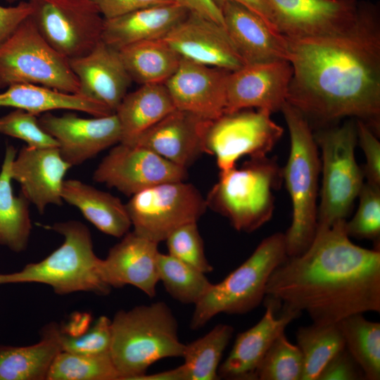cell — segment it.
<instances>
[{
  "label": "cell",
  "mask_w": 380,
  "mask_h": 380,
  "mask_svg": "<svg viewBox=\"0 0 380 380\" xmlns=\"http://www.w3.org/2000/svg\"><path fill=\"white\" fill-rule=\"evenodd\" d=\"M285 39L293 70L286 102L308 120L328 122L353 117L379 131V7L360 2L356 22L341 32Z\"/></svg>",
  "instance_id": "cell-1"
},
{
  "label": "cell",
  "mask_w": 380,
  "mask_h": 380,
  "mask_svg": "<svg viewBox=\"0 0 380 380\" xmlns=\"http://www.w3.org/2000/svg\"><path fill=\"white\" fill-rule=\"evenodd\" d=\"M317 229L309 247L272 273L267 296L307 312L313 323L336 324L357 313L380 312V251L353 243L345 223Z\"/></svg>",
  "instance_id": "cell-2"
},
{
  "label": "cell",
  "mask_w": 380,
  "mask_h": 380,
  "mask_svg": "<svg viewBox=\"0 0 380 380\" xmlns=\"http://www.w3.org/2000/svg\"><path fill=\"white\" fill-rule=\"evenodd\" d=\"M184 345L177 321L164 302L120 310L111 319L110 354L120 380H137L154 362L182 357Z\"/></svg>",
  "instance_id": "cell-3"
},
{
  "label": "cell",
  "mask_w": 380,
  "mask_h": 380,
  "mask_svg": "<svg viewBox=\"0 0 380 380\" xmlns=\"http://www.w3.org/2000/svg\"><path fill=\"white\" fill-rule=\"evenodd\" d=\"M281 111L291 142L282 177L292 203L291 223L284 236L288 257H293L303 253L316 234L321 165L318 146L307 118L288 102Z\"/></svg>",
  "instance_id": "cell-4"
},
{
  "label": "cell",
  "mask_w": 380,
  "mask_h": 380,
  "mask_svg": "<svg viewBox=\"0 0 380 380\" xmlns=\"http://www.w3.org/2000/svg\"><path fill=\"white\" fill-rule=\"evenodd\" d=\"M44 227L63 236L61 246L39 262L29 263L15 272L0 273V285L39 283L51 286L59 295L81 291L108 294L110 288L99 274L100 258L94 251L88 227L76 220Z\"/></svg>",
  "instance_id": "cell-5"
},
{
  "label": "cell",
  "mask_w": 380,
  "mask_h": 380,
  "mask_svg": "<svg viewBox=\"0 0 380 380\" xmlns=\"http://www.w3.org/2000/svg\"><path fill=\"white\" fill-rule=\"evenodd\" d=\"M282 179L274 158H251L240 167L220 172L205 198L207 207L225 217L236 230L254 232L271 219L274 192Z\"/></svg>",
  "instance_id": "cell-6"
},
{
  "label": "cell",
  "mask_w": 380,
  "mask_h": 380,
  "mask_svg": "<svg viewBox=\"0 0 380 380\" xmlns=\"http://www.w3.org/2000/svg\"><path fill=\"white\" fill-rule=\"evenodd\" d=\"M287 258L284 234L277 232L264 239L241 265L213 284L194 305L190 328L201 329L220 313L243 315L257 308L265 299L272 273Z\"/></svg>",
  "instance_id": "cell-7"
},
{
  "label": "cell",
  "mask_w": 380,
  "mask_h": 380,
  "mask_svg": "<svg viewBox=\"0 0 380 380\" xmlns=\"http://www.w3.org/2000/svg\"><path fill=\"white\" fill-rule=\"evenodd\" d=\"M314 137L321 150L322 173L317 229L346 220L364 184L362 168L355 156L356 121L320 129Z\"/></svg>",
  "instance_id": "cell-8"
},
{
  "label": "cell",
  "mask_w": 380,
  "mask_h": 380,
  "mask_svg": "<svg viewBox=\"0 0 380 380\" xmlns=\"http://www.w3.org/2000/svg\"><path fill=\"white\" fill-rule=\"evenodd\" d=\"M18 83L79 91L69 59L44 39L30 15L0 44V89Z\"/></svg>",
  "instance_id": "cell-9"
},
{
  "label": "cell",
  "mask_w": 380,
  "mask_h": 380,
  "mask_svg": "<svg viewBox=\"0 0 380 380\" xmlns=\"http://www.w3.org/2000/svg\"><path fill=\"white\" fill-rule=\"evenodd\" d=\"M125 205L133 231L158 243L179 227L197 222L208 208L199 191L184 181L163 182L141 190Z\"/></svg>",
  "instance_id": "cell-10"
},
{
  "label": "cell",
  "mask_w": 380,
  "mask_h": 380,
  "mask_svg": "<svg viewBox=\"0 0 380 380\" xmlns=\"http://www.w3.org/2000/svg\"><path fill=\"white\" fill-rule=\"evenodd\" d=\"M271 114L265 110L242 109L209 121L204 135L205 153L215 156L220 172L235 167L244 156H267L284 132Z\"/></svg>",
  "instance_id": "cell-11"
},
{
  "label": "cell",
  "mask_w": 380,
  "mask_h": 380,
  "mask_svg": "<svg viewBox=\"0 0 380 380\" xmlns=\"http://www.w3.org/2000/svg\"><path fill=\"white\" fill-rule=\"evenodd\" d=\"M44 39L68 59L87 54L101 40L104 18L93 0H29Z\"/></svg>",
  "instance_id": "cell-12"
},
{
  "label": "cell",
  "mask_w": 380,
  "mask_h": 380,
  "mask_svg": "<svg viewBox=\"0 0 380 380\" xmlns=\"http://www.w3.org/2000/svg\"><path fill=\"white\" fill-rule=\"evenodd\" d=\"M186 177V168L153 151L120 142L111 148L93 174L95 182L115 188L127 196L160 183L184 181Z\"/></svg>",
  "instance_id": "cell-13"
},
{
  "label": "cell",
  "mask_w": 380,
  "mask_h": 380,
  "mask_svg": "<svg viewBox=\"0 0 380 380\" xmlns=\"http://www.w3.org/2000/svg\"><path fill=\"white\" fill-rule=\"evenodd\" d=\"M278 31L292 39L334 34L356 22L357 0H267Z\"/></svg>",
  "instance_id": "cell-14"
},
{
  "label": "cell",
  "mask_w": 380,
  "mask_h": 380,
  "mask_svg": "<svg viewBox=\"0 0 380 380\" xmlns=\"http://www.w3.org/2000/svg\"><path fill=\"white\" fill-rule=\"evenodd\" d=\"M38 120L41 127L57 141L62 158L72 167L95 157L121 139L115 113L83 118L72 113L58 116L46 112Z\"/></svg>",
  "instance_id": "cell-15"
},
{
  "label": "cell",
  "mask_w": 380,
  "mask_h": 380,
  "mask_svg": "<svg viewBox=\"0 0 380 380\" xmlns=\"http://www.w3.org/2000/svg\"><path fill=\"white\" fill-rule=\"evenodd\" d=\"M292 75L291 65L284 60L246 64L231 71L226 86L225 113L249 108L271 113L281 110Z\"/></svg>",
  "instance_id": "cell-16"
},
{
  "label": "cell",
  "mask_w": 380,
  "mask_h": 380,
  "mask_svg": "<svg viewBox=\"0 0 380 380\" xmlns=\"http://www.w3.org/2000/svg\"><path fill=\"white\" fill-rule=\"evenodd\" d=\"M266 310L260 320L237 334L232 348L220 365V379L256 380L258 368L274 341L301 313L281 306L275 298L265 296Z\"/></svg>",
  "instance_id": "cell-17"
},
{
  "label": "cell",
  "mask_w": 380,
  "mask_h": 380,
  "mask_svg": "<svg viewBox=\"0 0 380 380\" xmlns=\"http://www.w3.org/2000/svg\"><path fill=\"white\" fill-rule=\"evenodd\" d=\"M230 72L182 57L177 70L164 84L175 108L213 120L225 113Z\"/></svg>",
  "instance_id": "cell-18"
},
{
  "label": "cell",
  "mask_w": 380,
  "mask_h": 380,
  "mask_svg": "<svg viewBox=\"0 0 380 380\" xmlns=\"http://www.w3.org/2000/svg\"><path fill=\"white\" fill-rule=\"evenodd\" d=\"M158 243L134 231L127 232L98 264L101 280L111 288L132 285L152 298L159 281Z\"/></svg>",
  "instance_id": "cell-19"
},
{
  "label": "cell",
  "mask_w": 380,
  "mask_h": 380,
  "mask_svg": "<svg viewBox=\"0 0 380 380\" xmlns=\"http://www.w3.org/2000/svg\"><path fill=\"white\" fill-rule=\"evenodd\" d=\"M163 39L181 57L198 63L229 71L245 65L223 25L191 12Z\"/></svg>",
  "instance_id": "cell-20"
},
{
  "label": "cell",
  "mask_w": 380,
  "mask_h": 380,
  "mask_svg": "<svg viewBox=\"0 0 380 380\" xmlns=\"http://www.w3.org/2000/svg\"><path fill=\"white\" fill-rule=\"evenodd\" d=\"M70 167L57 147L25 146L16 154L11 174L12 179L19 183L20 193L43 214L49 205H62L64 177Z\"/></svg>",
  "instance_id": "cell-21"
},
{
  "label": "cell",
  "mask_w": 380,
  "mask_h": 380,
  "mask_svg": "<svg viewBox=\"0 0 380 380\" xmlns=\"http://www.w3.org/2000/svg\"><path fill=\"white\" fill-rule=\"evenodd\" d=\"M69 63L79 82L77 94L115 113L132 82L118 51L101 40L87 54Z\"/></svg>",
  "instance_id": "cell-22"
},
{
  "label": "cell",
  "mask_w": 380,
  "mask_h": 380,
  "mask_svg": "<svg viewBox=\"0 0 380 380\" xmlns=\"http://www.w3.org/2000/svg\"><path fill=\"white\" fill-rule=\"evenodd\" d=\"M209 121L175 108L142 133L133 144L186 169L205 153L204 135Z\"/></svg>",
  "instance_id": "cell-23"
},
{
  "label": "cell",
  "mask_w": 380,
  "mask_h": 380,
  "mask_svg": "<svg viewBox=\"0 0 380 380\" xmlns=\"http://www.w3.org/2000/svg\"><path fill=\"white\" fill-rule=\"evenodd\" d=\"M224 27L244 64L288 61L285 37L256 13L235 1L220 5Z\"/></svg>",
  "instance_id": "cell-24"
},
{
  "label": "cell",
  "mask_w": 380,
  "mask_h": 380,
  "mask_svg": "<svg viewBox=\"0 0 380 380\" xmlns=\"http://www.w3.org/2000/svg\"><path fill=\"white\" fill-rule=\"evenodd\" d=\"M189 12L175 2L104 19L101 40L118 51L135 42L163 39Z\"/></svg>",
  "instance_id": "cell-25"
},
{
  "label": "cell",
  "mask_w": 380,
  "mask_h": 380,
  "mask_svg": "<svg viewBox=\"0 0 380 380\" xmlns=\"http://www.w3.org/2000/svg\"><path fill=\"white\" fill-rule=\"evenodd\" d=\"M63 201L78 208L103 233L122 237L132 226L126 205L116 196L77 179H65Z\"/></svg>",
  "instance_id": "cell-26"
},
{
  "label": "cell",
  "mask_w": 380,
  "mask_h": 380,
  "mask_svg": "<svg viewBox=\"0 0 380 380\" xmlns=\"http://www.w3.org/2000/svg\"><path fill=\"white\" fill-rule=\"evenodd\" d=\"M61 351L58 324L56 322L44 326L40 341L33 345H0V380H46Z\"/></svg>",
  "instance_id": "cell-27"
},
{
  "label": "cell",
  "mask_w": 380,
  "mask_h": 380,
  "mask_svg": "<svg viewBox=\"0 0 380 380\" xmlns=\"http://www.w3.org/2000/svg\"><path fill=\"white\" fill-rule=\"evenodd\" d=\"M175 109L165 84H143L127 93L115 113L120 125V142L133 144L142 133Z\"/></svg>",
  "instance_id": "cell-28"
},
{
  "label": "cell",
  "mask_w": 380,
  "mask_h": 380,
  "mask_svg": "<svg viewBox=\"0 0 380 380\" xmlns=\"http://www.w3.org/2000/svg\"><path fill=\"white\" fill-rule=\"evenodd\" d=\"M0 107L22 109L36 115L60 109L82 111L94 117L113 114L103 104L79 94L27 83L12 84L0 93Z\"/></svg>",
  "instance_id": "cell-29"
},
{
  "label": "cell",
  "mask_w": 380,
  "mask_h": 380,
  "mask_svg": "<svg viewBox=\"0 0 380 380\" xmlns=\"http://www.w3.org/2000/svg\"><path fill=\"white\" fill-rule=\"evenodd\" d=\"M17 154L12 145L6 146L0 171V245L15 253L24 251L32 231L28 200L13 193L11 168Z\"/></svg>",
  "instance_id": "cell-30"
},
{
  "label": "cell",
  "mask_w": 380,
  "mask_h": 380,
  "mask_svg": "<svg viewBox=\"0 0 380 380\" xmlns=\"http://www.w3.org/2000/svg\"><path fill=\"white\" fill-rule=\"evenodd\" d=\"M118 52L132 81L141 85L164 84L182 59L163 39L135 42Z\"/></svg>",
  "instance_id": "cell-31"
},
{
  "label": "cell",
  "mask_w": 380,
  "mask_h": 380,
  "mask_svg": "<svg viewBox=\"0 0 380 380\" xmlns=\"http://www.w3.org/2000/svg\"><path fill=\"white\" fill-rule=\"evenodd\" d=\"M345 346L362 368L366 380L380 379V323L362 313L347 316L336 323Z\"/></svg>",
  "instance_id": "cell-32"
},
{
  "label": "cell",
  "mask_w": 380,
  "mask_h": 380,
  "mask_svg": "<svg viewBox=\"0 0 380 380\" xmlns=\"http://www.w3.org/2000/svg\"><path fill=\"white\" fill-rule=\"evenodd\" d=\"M234 333L232 326L219 324L204 336L184 345L182 357L188 380H217L223 353Z\"/></svg>",
  "instance_id": "cell-33"
},
{
  "label": "cell",
  "mask_w": 380,
  "mask_h": 380,
  "mask_svg": "<svg viewBox=\"0 0 380 380\" xmlns=\"http://www.w3.org/2000/svg\"><path fill=\"white\" fill-rule=\"evenodd\" d=\"M296 335L303 360L301 380H317L327 363L345 346L337 324L312 322L299 327Z\"/></svg>",
  "instance_id": "cell-34"
},
{
  "label": "cell",
  "mask_w": 380,
  "mask_h": 380,
  "mask_svg": "<svg viewBox=\"0 0 380 380\" xmlns=\"http://www.w3.org/2000/svg\"><path fill=\"white\" fill-rule=\"evenodd\" d=\"M90 321V315L80 314L72 316L68 323L58 324L62 351L80 354L110 352L111 319L102 315L92 325Z\"/></svg>",
  "instance_id": "cell-35"
},
{
  "label": "cell",
  "mask_w": 380,
  "mask_h": 380,
  "mask_svg": "<svg viewBox=\"0 0 380 380\" xmlns=\"http://www.w3.org/2000/svg\"><path fill=\"white\" fill-rule=\"evenodd\" d=\"M157 268L167 292L183 304L196 305L213 284L205 273L169 254L158 253Z\"/></svg>",
  "instance_id": "cell-36"
},
{
  "label": "cell",
  "mask_w": 380,
  "mask_h": 380,
  "mask_svg": "<svg viewBox=\"0 0 380 380\" xmlns=\"http://www.w3.org/2000/svg\"><path fill=\"white\" fill-rule=\"evenodd\" d=\"M46 380H120L110 352L80 354L61 351Z\"/></svg>",
  "instance_id": "cell-37"
},
{
  "label": "cell",
  "mask_w": 380,
  "mask_h": 380,
  "mask_svg": "<svg viewBox=\"0 0 380 380\" xmlns=\"http://www.w3.org/2000/svg\"><path fill=\"white\" fill-rule=\"evenodd\" d=\"M303 360L297 345L281 334L267 351L257 372L259 380H301Z\"/></svg>",
  "instance_id": "cell-38"
},
{
  "label": "cell",
  "mask_w": 380,
  "mask_h": 380,
  "mask_svg": "<svg viewBox=\"0 0 380 380\" xmlns=\"http://www.w3.org/2000/svg\"><path fill=\"white\" fill-rule=\"evenodd\" d=\"M358 197V208L350 220L346 221V232L349 237L372 240L379 247L380 186L364 183Z\"/></svg>",
  "instance_id": "cell-39"
},
{
  "label": "cell",
  "mask_w": 380,
  "mask_h": 380,
  "mask_svg": "<svg viewBox=\"0 0 380 380\" xmlns=\"http://www.w3.org/2000/svg\"><path fill=\"white\" fill-rule=\"evenodd\" d=\"M168 254L206 274L213 270L204 251L197 222H190L175 229L165 239Z\"/></svg>",
  "instance_id": "cell-40"
},
{
  "label": "cell",
  "mask_w": 380,
  "mask_h": 380,
  "mask_svg": "<svg viewBox=\"0 0 380 380\" xmlns=\"http://www.w3.org/2000/svg\"><path fill=\"white\" fill-rule=\"evenodd\" d=\"M0 134L23 140L29 147L58 148L57 141L41 127L38 115L22 109L0 117Z\"/></svg>",
  "instance_id": "cell-41"
},
{
  "label": "cell",
  "mask_w": 380,
  "mask_h": 380,
  "mask_svg": "<svg viewBox=\"0 0 380 380\" xmlns=\"http://www.w3.org/2000/svg\"><path fill=\"white\" fill-rule=\"evenodd\" d=\"M355 121L357 139L365 157L364 176L367 183L380 186V143L375 132L365 122Z\"/></svg>",
  "instance_id": "cell-42"
},
{
  "label": "cell",
  "mask_w": 380,
  "mask_h": 380,
  "mask_svg": "<svg viewBox=\"0 0 380 380\" xmlns=\"http://www.w3.org/2000/svg\"><path fill=\"white\" fill-rule=\"evenodd\" d=\"M365 374L346 346L324 367L317 380H364Z\"/></svg>",
  "instance_id": "cell-43"
},
{
  "label": "cell",
  "mask_w": 380,
  "mask_h": 380,
  "mask_svg": "<svg viewBox=\"0 0 380 380\" xmlns=\"http://www.w3.org/2000/svg\"><path fill=\"white\" fill-rule=\"evenodd\" d=\"M104 19L120 16L148 7L177 2L176 0H93Z\"/></svg>",
  "instance_id": "cell-44"
},
{
  "label": "cell",
  "mask_w": 380,
  "mask_h": 380,
  "mask_svg": "<svg viewBox=\"0 0 380 380\" xmlns=\"http://www.w3.org/2000/svg\"><path fill=\"white\" fill-rule=\"evenodd\" d=\"M32 12L29 1H20L14 6H0V44Z\"/></svg>",
  "instance_id": "cell-45"
},
{
  "label": "cell",
  "mask_w": 380,
  "mask_h": 380,
  "mask_svg": "<svg viewBox=\"0 0 380 380\" xmlns=\"http://www.w3.org/2000/svg\"><path fill=\"white\" fill-rule=\"evenodd\" d=\"M189 12L223 25L221 8L215 0H176ZM224 26V25H223Z\"/></svg>",
  "instance_id": "cell-46"
},
{
  "label": "cell",
  "mask_w": 380,
  "mask_h": 380,
  "mask_svg": "<svg viewBox=\"0 0 380 380\" xmlns=\"http://www.w3.org/2000/svg\"><path fill=\"white\" fill-rule=\"evenodd\" d=\"M226 1H235L245 6L259 15L271 28L279 32L275 24L272 11L267 0H215L220 7Z\"/></svg>",
  "instance_id": "cell-47"
},
{
  "label": "cell",
  "mask_w": 380,
  "mask_h": 380,
  "mask_svg": "<svg viewBox=\"0 0 380 380\" xmlns=\"http://www.w3.org/2000/svg\"><path fill=\"white\" fill-rule=\"evenodd\" d=\"M137 380H188L187 373L184 365L176 368L154 373L144 374L139 376Z\"/></svg>",
  "instance_id": "cell-48"
},
{
  "label": "cell",
  "mask_w": 380,
  "mask_h": 380,
  "mask_svg": "<svg viewBox=\"0 0 380 380\" xmlns=\"http://www.w3.org/2000/svg\"><path fill=\"white\" fill-rule=\"evenodd\" d=\"M6 1L9 2V3H13V2H16V1H20L21 0H6Z\"/></svg>",
  "instance_id": "cell-49"
}]
</instances>
